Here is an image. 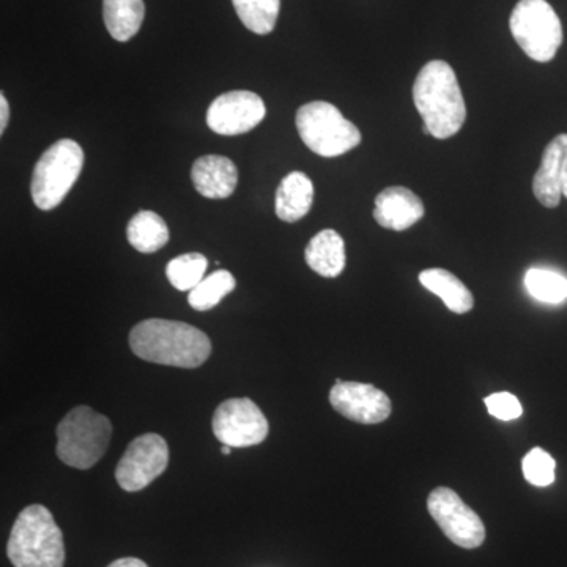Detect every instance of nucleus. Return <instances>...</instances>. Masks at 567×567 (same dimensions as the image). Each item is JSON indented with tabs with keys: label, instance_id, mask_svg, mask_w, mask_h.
<instances>
[{
	"label": "nucleus",
	"instance_id": "12",
	"mask_svg": "<svg viewBox=\"0 0 567 567\" xmlns=\"http://www.w3.org/2000/svg\"><path fill=\"white\" fill-rule=\"evenodd\" d=\"M330 404L347 420L360 424H379L391 415V401L374 385L341 382L330 391Z\"/></svg>",
	"mask_w": 567,
	"mask_h": 567
},
{
	"label": "nucleus",
	"instance_id": "29",
	"mask_svg": "<svg viewBox=\"0 0 567 567\" xmlns=\"http://www.w3.org/2000/svg\"><path fill=\"white\" fill-rule=\"evenodd\" d=\"M561 185H563V196H565L567 199V153L565 156V162H563Z\"/></svg>",
	"mask_w": 567,
	"mask_h": 567
},
{
	"label": "nucleus",
	"instance_id": "22",
	"mask_svg": "<svg viewBox=\"0 0 567 567\" xmlns=\"http://www.w3.org/2000/svg\"><path fill=\"white\" fill-rule=\"evenodd\" d=\"M235 286H237V281H235L234 275L230 271H215V274L204 278L189 292V306L196 309V311H210L215 306L221 303L224 297L234 292Z\"/></svg>",
	"mask_w": 567,
	"mask_h": 567
},
{
	"label": "nucleus",
	"instance_id": "18",
	"mask_svg": "<svg viewBox=\"0 0 567 567\" xmlns=\"http://www.w3.org/2000/svg\"><path fill=\"white\" fill-rule=\"evenodd\" d=\"M420 282L429 292L442 298L443 303L454 315H466L475 306V298L466 289L465 284L447 270H442V268L425 270L420 275Z\"/></svg>",
	"mask_w": 567,
	"mask_h": 567
},
{
	"label": "nucleus",
	"instance_id": "21",
	"mask_svg": "<svg viewBox=\"0 0 567 567\" xmlns=\"http://www.w3.org/2000/svg\"><path fill=\"white\" fill-rule=\"evenodd\" d=\"M238 18L248 31L268 35L275 31L281 0H233Z\"/></svg>",
	"mask_w": 567,
	"mask_h": 567
},
{
	"label": "nucleus",
	"instance_id": "25",
	"mask_svg": "<svg viewBox=\"0 0 567 567\" xmlns=\"http://www.w3.org/2000/svg\"><path fill=\"white\" fill-rule=\"evenodd\" d=\"M555 458L547 451L535 447L522 461L525 480L536 487H547L555 481Z\"/></svg>",
	"mask_w": 567,
	"mask_h": 567
},
{
	"label": "nucleus",
	"instance_id": "16",
	"mask_svg": "<svg viewBox=\"0 0 567 567\" xmlns=\"http://www.w3.org/2000/svg\"><path fill=\"white\" fill-rule=\"evenodd\" d=\"M315 185L303 173H290L279 183L275 210L284 223H297L312 208Z\"/></svg>",
	"mask_w": 567,
	"mask_h": 567
},
{
	"label": "nucleus",
	"instance_id": "28",
	"mask_svg": "<svg viewBox=\"0 0 567 567\" xmlns=\"http://www.w3.org/2000/svg\"><path fill=\"white\" fill-rule=\"evenodd\" d=\"M107 567H148V566L145 565V563L142 561V559H140V558L128 557V558L115 559V561L111 563V565Z\"/></svg>",
	"mask_w": 567,
	"mask_h": 567
},
{
	"label": "nucleus",
	"instance_id": "5",
	"mask_svg": "<svg viewBox=\"0 0 567 567\" xmlns=\"http://www.w3.org/2000/svg\"><path fill=\"white\" fill-rule=\"evenodd\" d=\"M84 167V152L73 140L52 144L40 156L32 174L31 194L37 207L50 212L58 207L78 182Z\"/></svg>",
	"mask_w": 567,
	"mask_h": 567
},
{
	"label": "nucleus",
	"instance_id": "6",
	"mask_svg": "<svg viewBox=\"0 0 567 567\" xmlns=\"http://www.w3.org/2000/svg\"><path fill=\"white\" fill-rule=\"evenodd\" d=\"M298 134L309 151L324 158L344 155L361 144V132L334 104L312 102L297 111Z\"/></svg>",
	"mask_w": 567,
	"mask_h": 567
},
{
	"label": "nucleus",
	"instance_id": "19",
	"mask_svg": "<svg viewBox=\"0 0 567 567\" xmlns=\"http://www.w3.org/2000/svg\"><path fill=\"white\" fill-rule=\"evenodd\" d=\"M145 18L142 0H103V20L112 39L132 40Z\"/></svg>",
	"mask_w": 567,
	"mask_h": 567
},
{
	"label": "nucleus",
	"instance_id": "1",
	"mask_svg": "<svg viewBox=\"0 0 567 567\" xmlns=\"http://www.w3.org/2000/svg\"><path fill=\"white\" fill-rule=\"evenodd\" d=\"M133 353L148 363L196 369L212 354V341L193 324L148 319L130 331Z\"/></svg>",
	"mask_w": 567,
	"mask_h": 567
},
{
	"label": "nucleus",
	"instance_id": "2",
	"mask_svg": "<svg viewBox=\"0 0 567 567\" xmlns=\"http://www.w3.org/2000/svg\"><path fill=\"white\" fill-rule=\"evenodd\" d=\"M413 102L423 117V133L450 140L466 121V106L456 71L445 61L425 63L413 84Z\"/></svg>",
	"mask_w": 567,
	"mask_h": 567
},
{
	"label": "nucleus",
	"instance_id": "23",
	"mask_svg": "<svg viewBox=\"0 0 567 567\" xmlns=\"http://www.w3.org/2000/svg\"><path fill=\"white\" fill-rule=\"evenodd\" d=\"M208 260L204 254L188 252L175 257L167 264L166 275L169 282L181 292H192L205 278Z\"/></svg>",
	"mask_w": 567,
	"mask_h": 567
},
{
	"label": "nucleus",
	"instance_id": "3",
	"mask_svg": "<svg viewBox=\"0 0 567 567\" xmlns=\"http://www.w3.org/2000/svg\"><path fill=\"white\" fill-rule=\"evenodd\" d=\"M14 567H63L65 543L51 511L31 505L21 511L7 546Z\"/></svg>",
	"mask_w": 567,
	"mask_h": 567
},
{
	"label": "nucleus",
	"instance_id": "17",
	"mask_svg": "<svg viewBox=\"0 0 567 567\" xmlns=\"http://www.w3.org/2000/svg\"><path fill=\"white\" fill-rule=\"evenodd\" d=\"M306 264L323 278H338L346 268V244L333 229H324L309 241Z\"/></svg>",
	"mask_w": 567,
	"mask_h": 567
},
{
	"label": "nucleus",
	"instance_id": "4",
	"mask_svg": "<svg viewBox=\"0 0 567 567\" xmlns=\"http://www.w3.org/2000/svg\"><path fill=\"white\" fill-rule=\"evenodd\" d=\"M55 453L63 464L78 470H89L99 464L106 453L112 436L107 416L87 405L74 406L66 413L58 429Z\"/></svg>",
	"mask_w": 567,
	"mask_h": 567
},
{
	"label": "nucleus",
	"instance_id": "7",
	"mask_svg": "<svg viewBox=\"0 0 567 567\" xmlns=\"http://www.w3.org/2000/svg\"><path fill=\"white\" fill-rule=\"evenodd\" d=\"M509 29L522 51L535 62L554 61L563 44V25L547 0H520L509 18Z\"/></svg>",
	"mask_w": 567,
	"mask_h": 567
},
{
	"label": "nucleus",
	"instance_id": "11",
	"mask_svg": "<svg viewBox=\"0 0 567 567\" xmlns=\"http://www.w3.org/2000/svg\"><path fill=\"white\" fill-rule=\"evenodd\" d=\"M267 114L264 100L249 91L223 93L207 111V125L221 136H238L256 128Z\"/></svg>",
	"mask_w": 567,
	"mask_h": 567
},
{
	"label": "nucleus",
	"instance_id": "27",
	"mask_svg": "<svg viewBox=\"0 0 567 567\" xmlns=\"http://www.w3.org/2000/svg\"><path fill=\"white\" fill-rule=\"evenodd\" d=\"M10 118V106L7 102L6 95H0V133L6 132L7 125H9Z\"/></svg>",
	"mask_w": 567,
	"mask_h": 567
},
{
	"label": "nucleus",
	"instance_id": "14",
	"mask_svg": "<svg viewBox=\"0 0 567 567\" xmlns=\"http://www.w3.org/2000/svg\"><path fill=\"white\" fill-rule=\"evenodd\" d=\"M194 188L208 199H227L238 183L237 166L221 155H207L193 164Z\"/></svg>",
	"mask_w": 567,
	"mask_h": 567
},
{
	"label": "nucleus",
	"instance_id": "26",
	"mask_svg": "<svg viewBox=\"0 0 567 567\" xmlns=\"http://www.w3.org/2000/svg\"><path fill=\"white\" fill-rule=\"evenodd\" d=\"M488 413L502 421H513L522 416L520 401L511 393H495L486 399Z\"/></svg>",
	"mask_w": 567,
	"mask_h": 567
},
{
	"label": "nucleus",
	"instance_id": "8",
	"mask_svg": "<svg viewBox=\"0 0 567 567\" xmlns=\"http://www.w3.org/2000/svg\"><path fill=\"white\" fill-rule=\"evenodd\" d=\"M427 509L447 539L456 546L473 550L486 540V527L481 517L451 488H434L427 498Z\"/></svg>",
	"mask_w": 567,
	"mask_h": 567
},
{
	"label": "nucleus",
	"instance_id": "15",
	"mask_svg": "<svg viewBox=\"0 0 567 567\" xmlns=\"http://www.w3.org/2000/svg\"><path fill=\"white\" fill-rule=\"evenodd\" d=\"M567 153V134H558L544 151L540 167L533 178V193L544 207L557 208L563 197V162Z\"/></svg>",
	"mask_w": 567,
	"mask_h": 567
},
{
	"label": "nucleus",
	"instance_id": "30",
	"mask_svg": "<svg viewBox=\"0 0 567 567\" xmlns=\"http://www.w3.org/2000/svg\"><path fill=\"white\" fill-rule=\"evenodd\" d=\"M230 450H233V447L227 446V445H223V450L221 451H223L224 456H229Z\"/></svg>",
	"mask_w": 567,
	"mask_h": 567
},
{
	"label": "nucleus",
	"instance_id": "20",
	"mask_svg": "<svg viewBox=\"0 0 567 567\" xmlns=\"http://www.w3.org/2000/svg\"><path fill=\"white\" fill-rule=\"evenodd\" d=\"M126 238L136 251L152 254L167 245L169 229L158 213L142 210L128 223Z\"/></svg>",
	"mask_w": 567,
	"mask_h": 567
},
{
	"label": "nucleus",
	"instance_id": "24",
	"mask_svg": "<svg viewBox=\"0 0 567 567\" xmlns=\"http://www.w3.org/2000/svg\"><path fill=\"white\" fill-rule=\"evenodd\" d=\"M525 287L533 298L543 303L558 305L567 300V279L544 268H532L525 275Z\"/></svg>",
	"mask_w": 567,
	"mask_h": 567
},
{
	"label": "nucleus",
	"instance_id": "9",
	"mask_svg": "<svg viewBox=\"0 0 567 567\" xmlns=\"http://www.w3.org/2000/svg\"><path fill=\"white\" fill-rule=\"evenodd\" d=\"M212 427L216 439L230 447L260 445L270 431L262 410L248 398L221 402L213 415Z\"/></svg>",
	"mask_w": 567,
	"mask_h": 567
},
{
	"label": "nucleus",
	"instance_id": "13",
	"mask_svg": "<svg viewBox=\"0 0 567 567\" xmlns=\"http://www.w3.org/2000/svg\"><path fill=\"white\" fill-rule=\"evenodd\" d=\"M423 200L404 186H390L375 197L374 218L383 229H410L423 219Z\"/></svg>",
	"mask_w": 567,
	"mask_h": 567
},
{
	"label": "nucleus",
	"instance_id": "10",
	"mask_svg": "<svg viewBox=\"0 0 567 567\" xmlns=\"http://www.w3.org/2000/svg\"><path fill=\"white\" fill-rule=\"evenodd\" d=\"M169 465V446L158 434L134 439L115 468V480L125 492H140L162 476Z\"/></svg>",
	"mask_w": 567,
	"mask_h": 567
}]
</instances>
